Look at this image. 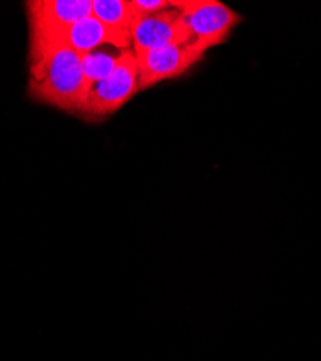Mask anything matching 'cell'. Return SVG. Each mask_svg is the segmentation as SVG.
Wrapping results in <instances>:
<instances>
[{"instance_id":"8992f818","label":"cell","mask_w":321,"mask_h":361,"mask_svg":"<svg viewBox=\"0 0 321 361\" xmlns=\"http://www.w3.org/2000/svg\"><path fill=\"white\" fill-rule=\"evenodd\" d=\"M131 38L135 54L159 49L169 44L184 41L180 23V2H177V6L154 15L135 16L131 25Z\"/></svg>"},{"instance_id":"5b68a950","label":"cell","mask_w":321,"mask_h":361,"mask_svg":"<svg viewBox=\"0 0 321 361\" xmlns=\"http://www.w3.org/2000/svg\"><path fill=\"white\" fill-rule=\"evenodd\" d=\"M26 11L31 39H55L93 15V0H34L26 2Z\"/></svg>"},{"instance_id":"7a4b0ae2","label":"cell","mask_w":321,"mask_h":361,"mask_svg":"<svg viewBox=\"0 0 321 361\" xmlns=\"http://www.w3.org/2000/svg\"><path fill=\"white\" fill-rule=\"evenodd\" d=\"M138 75L136 55L126 49L118 67L109 77L87 87L75 114L84 118H102L118 111L139 92Z\"/></svg>"},{"instance_id":"52a82bcc","label":"cell","mask_w":321,"mask_h":361,"mask_svg":"<svg viewBox=\"0 0 321 361\" xmlns=\"http://www.w3.org/2000/svg\"><path fill=\"white\" fill-rule=\"evenodd\" d=\"M55 39L61 41L80 55L95 51L104 45H113L121 49H129V47L132 45L129 31H121V29L109 27L99 19H96L93 15L67 27L66 31Z\"/></svg>"},{"instance_id":"3957f363","label":"cell","mask_w":321,"mask_h":361,"mask_svg":"<svg viewBox=\"0 0 321 361\" xmlns=\"http://www.w3.org/2000/svg\"><path fill=\"white\" fill-rule=\"evenodd\" d=\"M241 22V16L219 0H180L184 41L204 52L222 44Z\"/></svg>"},{"instance_id":"9c48e42d","label":"cell","mask_w":321,"mask_h":361,"mask_svg":"<svg viewBox=\"0 0 321 361\" xmlns=\"http://www.w3.org/2000/svg\"><path fill=\"white\" fill-rule=\"evenodd\" d=\"M93 16L109 27L129 32L135 18L131 0H93Z\"/></svg>"},{"instance_id":"277c9868","label":"cell","mask_w":321,"mask_h":361,"mask_svg":"<svg viewBox=\"0 0 321 361\" xmlns=\"http://www.w3.org/2000/svg\"><path fill=\"white\" fill-rule=\"evenodd\" d=\"M138 61L139 92L161 81L183 75L195 66L204 55L197 45L178 41L164 48L135 54Z\"/></svg>"},{"instance_id":"6da1fadb","label":"cell","mask_w":321,"mask_h":361,"mask_svg":"<svg viewBox=\"0 0 321 361\" xmlns=\"http://www.w3.org/2000/svg\"><path fill=\"white\" fill-rule=\"evenodd\" d=\"M29 94L52 107L77 113L87 84L81 55L56 39H31Z\"/></svg>"},{"instance_id":"ba28073f","label":"cell","mask_w":321,"mask_h":361,"mask_svg":"<svg viewBox=\"0 0 321 361\" xmlns=\"http://www.w3.org/2000/svg\"><path fill=\"white\" fill-rule=\"evenodd\" d=\"M126 49L104 45L81 55V68L87 87L109 77L118 67Z\"/></svg>"},{"instance_id":"30bf717a","label":"cell","mask_w":321,"mask_h":361,"mask_svg":"<svg viewBox=\"0 0 321 361\" xmlns=\"http://www.w3.org/2000/svg\"><path fill=\"white\" fill-rule=\"evenodd\" d=\"M131 6L135 16H148L177 6V2H172V0H131Z\"/></svg>"}]
</instances>
